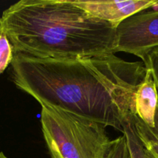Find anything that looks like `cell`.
<instances>
[{"label":"cell","instance_id":"ba28073f","mask_svg":"<svg viewBox=\"0 0 158 158\" xmlns=\"http://www.w3.org/2000/svg\"><path fill=\"white\" fill-rule=\"evenodd\" d=\"M133 116L132 115L124 125L122 134L126 138L130 156L131 158H150L138 137L133 122Z\"/></svg>","mask_w":158,"mask_h":158},{"label":"cell","instance_id":"7c38bea8","mask_svg":"<svg viewBox=\"0 0 158 158\" xmlns=\"http://www.w3.org/2000/svg\"><path fill=\"white\" fill-rule=\"evenodd\" d=\"M0 158H8V157H6V156L2 152H0Z\"/></svg>","mask_w":158,"mask_h":158},{"label":"cell","instance_id":"7a4b0ae2","mask_svg":"<svg viewBox=\"0 0 158 158\" xmlns=\"http://www.w3.org/2000/svg\"><path fill=\"white\" fill-rule=\"evenodd\" d=\"M0 29L14 54L68 59L116 53V28L70 0L17 2L3 11Z\"/></svg>","mask_w":158,"mask_h":158},{"label":"cell","instance_id":"6da1fadb","mask_svg":"<svg viewBox=\"0 0 158 158\" xmlns=\"http://www.w3.org/2000/svg\"><path fill=\"white\" fill-rule=\"evenodd\" d=\"M12 81L40 105L112 127L123 134L134 114V94L145 77L143 62L115 54L42 59L17 53L11 63Z\"/></svg>","mask_w":158,"mask_h":158},{"label":"cell","instance_id":"8fae6325","mask_svg":"<svg viewBox=\"0 0 158 158\" xmlns=\"http://www.w3.org/2000/svg\"><path fill=\"white\" fill-rule=\"evenodd\" d=\"M143 64L146 69H150L151 70L158 93V47L155 48L148 54L147 60Z\"/></svg>","mask_w":158,"mask_h":158},{"label":"cell","instance_id":"5b68a950","mask_svg":"<svg viewBox=\"0 0 158 158\" xmlns=\"http://www.w3.org/2000/svg\"><path fill=\"white\" fill-rule=\"evenodd\" d=\"M72 2L90 15L107 22L116 29L129 17L158 6V0H74Z\"/></svg>","mask_w":158,"mask_h":158},{"label":"cell","instance_id":"52a82bcc","mask_svg":"<svg viewBox=\"0 0 158 158\" xmlns=\"http://www.w3.org/2000/svg\"><path fill=\"white\" fill-rule=\"evenodd\" d=\"M135 128L138 137L150 158H158V138L152 129L136 115L133 116Z\"/></svg>","mask_w":158,"mask_h":158},{"label":"cell","instance_id":"277c9868","mask_svg":"<svg viewBox=\"0 0 158 158\" xmlns=\"http://www.w3.org/2000/svg\"><path fill=\"white\" fill-rule=\"evenodd\" d=\"M115 52H124L141 59L158 47V10L143 12L129 17L116 27Z\"/></svg>","mask_w":158,"mask_h":158},{"label":"cell","instance_id":"30bf717a","mask_svg":"<svg viewBox=\"0 0 158 158\" xmlns=\"http://www.w3.org/2000/svg\"><path fill=\"white\" fill-rule=\"evenodd\" d=\"M105 158H131L124 134L112 141L111 147Z\"/></svg>","mask_w":158,"mask_h":158},{"label":"cell","instance_id":"9c48e42d","mask_svg":"<svg viewBox=\"0 0 158 158\" xmlns=\"http://www.w3.org/2000/svg\"><path fill=\"white\" fill-rule=\"evenodd\" d=\"M14 53L12 44L5 32L0 29V74L11 64Z\"/></svg>","mask_w":158,"mask_h":158},{"label":"cell","instance_id":"8992f818","mask_svg":"<svg viewBox=\"0 0 158 158\" xmlns=\"http://www.w3.org/2000/svg\"><path fill=\"white\" fill-rule=\"evenodd\" d=\"M133 103L135 115L149 127H154L158 93L150 69H147L144 79L136 88Z\"/></svg>","mask_w":158,"mask_h":158},{"label":"cell","instance_id":"3957f363","mask_svg":"<svg viewBox=\"0 0 158 158\" xmlns=\"http://www.w3.org/2000/svg\"><path fill=\"white\" fill-rule=\"evenodd\" d=\"M42 132L51 158H105L112 140L102 123L41 105Z\"/></svg>","mask_w":158,"mask_h":158}]
</instances>
